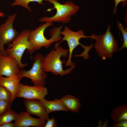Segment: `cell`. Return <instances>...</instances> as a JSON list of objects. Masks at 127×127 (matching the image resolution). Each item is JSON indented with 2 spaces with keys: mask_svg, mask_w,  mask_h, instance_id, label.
Wrapping results in <instances>:
<instances>
[{
  "mask_svg": "<svg viewBox=\"0 0 127 127\" xmlns=\"http://www.w3.org/2000/svg\"><path fill=\"white\" fill-rule=\"evenodd\" d=\"M113 123L123 120H127V105L122 104L113 109L110 114Z\"/></svg>",
  "mask_w": 127,
  "mask_h": 127,
  "instance_id": "2e32d148",
  "label": "cell"
},
{
  "mask_svg": "<svg viewBox=\"0 0 127 127\" xmlns=\"http://www.w3.org/2000/svg\"><path fill=\"white\" fill-rule=\"evenodd\" d=\"M21 80L19 74L10 77H0V86L6 88L11 93V103L17 97V91Z\"/></svg>",
  "mask_w": 127,
  "mask_h": 127,
  "instance_id": "4fadbf2b",
  "label": "cell"
},
{
  "mask_svg": "<svg viewBox=\"0 0 127 127\" xmlns=\"http://www.w3.org/2000/svg\"><path fill=\"white\" fill-rule=\"evenodd\" d=\"M61 34L63 36V37L59 42L55 44V48L58 47L63 41H66L67 42L69 48V55L67 60L65 63V66L66 67H71L72 65L73 62L71 61L72 54L74 49L78 45H81L84 48V51L83 53L84 54H88L92 48L91 45L89 46H85L80 43L79 40L81 39L90 37V36L85 35L84 32L81 29L75 32L65 26L64 30L61 31Z\"/></svg>",
  "mask_w": 127,
  "mask_h": 127,
  "instance_id": "8992f818",
  "label": "cell"
},
{
  "mask_svg": "<svg viewBox=\"0 0 127 127\" xmlns=\"http://www.w3.org/2000/svg\"><path fill=\"white\" fill-rule=\"evenodd\" d=\"M53 25V23H45L35 29L30 31L28 40L35 51L39 50L42 47L48 48L53 43L62 39L60 35L62 25L59 27H55L51 30L50 39H48L45 36L44 32L45 29Z\"/></svg>",
  "mask_w": 127,
  "mask_h": 127,
  "instance_id": "6da1fadb",
  "label": "cell"
},
{
  "mask_svg": "<svg viewBox=\"0 0 127 127\" xmlns=\"http://www.w3.org/2000/svg\"><path fill=\"white\" fill-rule=\"evenodd\" d=\"M44 57L41 54H36L34 57V62L31 69L27 71L23 69L20 70V79L28 78L31 79L34 86H44L47 74L43 65Z\"/></svg>",
  "mask_w": 127,
  "mask_h": 127,
  "instance_id": "52a82bcc",
  "label": "cell"
},
{
  "mask_svg": "<svg viewBox=\"0 0 127 127\" xmlns=\"http://www.w3.org/2000/svg\"><path fill=\"white\" fill-rule=\"evenodd\" d=\"M18 62L14 58L0 53V77H10L20 73Z\"/></svg>",
  "mask_w": 127,
  "mask_h": 127,
  "instance_id": "30bf717a",
  "label": "cell"
},
{
  "mask_svg": "<svg viewBox=\"0 0 127 127\" xmlns=\"http://www.w3.org/2000/svg\"><path fill=\"white\" fill-rule=\"evenodd\" d=\"M10 101L0 99V115L10 108Z\"/></svg>",
  "mask_w": 127,
  "mask_h": 127,
  "instance_id": "44dd1931",
  "label": "cell"
},
{
  "mask_svg": "<svg viewBox=\"0 0 127 127\" xmlns=\"http://www.w3.org/2000/svg\"><path fill=\"white\" fill-rule=\"evenodd\" d=\"M110 24L105 33L96 35L92 34L90 38L95 40L94 48L99 56L103 60L111 58L114 53L119 50L118 45L113 35L110 31Z\"/></svg>",
  "mask_w": 127,
  "mask_h": 127,
  "instance_id": "277c9868",
  "label": "cell"
},
{
  "mask_svg": "<svg viewBox=\"0 0 127 127\" xmlns=\"http://www.w3.org/2000/svg\"><path fill=\"white\" fill-rule=\"evenodd\" d=\"M115 7L113 13L115 14L116 13L117 7L118 4L120 3H122L121 5L122 7H124L126 5L127 0H114Z\"/></svg>",
  "mask_w": 127,
  "mask_h": 127,
  "instance_id": "603a6c76",
  "label": "cell"
},
{
  "mask_svg": "<svg viewBox=\"0 0 127 127\" xmlns=\"http://www.w3.org/2000/svg\"><path fill=\"white\" fill-rule=\"evenodd\" d=\"M16 16V13L9 16L5 22L0 25V53L4 55H7L4 45L12 42L18 34L13 27V23Z\"/></svg>",
  "mask_w": 127,
  "mask_h": 127,
  "instance_id": "ba28073f",
  "label": "cell"
},
{
  "mask_svg": "<svg viewBox=\"0 0 127 127\" xmlns=\"http://www.w3.org/2000/svg\"></svg>",
  "mask_w": 127,
  "mask_h": 127,
  "instance_id": "4316f807",
  "label": "cell"
},
{
  "mask_svg": "<svg viewBox=\"0 0 127 127\" xmlns=\"http://www.w3.org/2000/svg\"><path fill=\"white\" fill-rule=\"evenodd\" d=\"M18 114L13 110L10 109L0 115V126L4 124L11 122L15 120Z\"/></svg>",
  "mask_w": 127,
  "mask_h": 127,
  "instance_id": "e0dca14e",
  "label": "cell"
},
{
  "mask_svg": "<svg viewBox=\"0 0 127 127\" xmlns=\"http://www.w3.org/2000/svg\"><path fill=\"white\" fill-rule=\"evenodd\" d=\"M40 101L43 105L48 114L55 111H69L60 99H56L53 100L48 101L44 98Z\"/></svg>",
  "mask_w": 127,
  "mask_h": 127,
  "instance_id": "5bb4252c",
  "label": "cell"
},
{
  "mask_svg": "<svg viewBox=\"0 0 127 127\" xmlns=\"http://www.w3.org/2000/svg\"><path fill=\"white\" fill-rule=\"evenodd\" d=\"M48 94L47 88L44 86H31L20 83L17 96L26 99H36L40 100Z\"/></svg>",
  "mask_w": 127,
  "mask_h": 127,
  "instance_id": "9c48e42d",
  "label": "cell"
},
{
  "mask_svg": "<svg viewBox=\"0 0 127 127\" xmlns=\"http://www.w3.org/2000/svg\"><path fill=\"white\" fill-rule=\"evenodd\" d=\"M29 29L24 30L18 34L12 42L8 44L5 50L7 56L15 58L18 63L19 68L23 69L27 65V63H23L21 60L25 51L26 50L30 54L35 52L28 40V37L30 32Z\"/></svg>",
  "mask_w": 127,
  "mask_h": 127,
  "instance_id": "3957f363",
  "label": "cell"
},
{
  "mask_svg": "<svg viewBox=\"0 0 127 127\" xmlns=\"http://www.w3.org/2000/svg\"><path fill=\"white\" fill-rule=\"evenodd\" d=\"M55 49L52 50L44 56L43 65L46 71L61 76L70 74L75 67V62H73L72 65L69 68L64 70L60 59L62 56L67 57L68 56V50L59 46Z\"/></svg>",
  "mask_w": 127,
  "mask_h": 127,
  "instance_id": "7a4b0ae2",
  "label": "cell"
},
{
  "mask_svg": "<svg viewBox=\"0 0 127 127\" xmlns=\"http://www.w3.org/2000/svg\"><path fill=\"white\" fill-rule=\"evenodd\" d=\"M15 121V127H43L45 123V121L41 119L33 117L24 111L18 114Z\"/></svg>",
  "mask_w": 127,
  "mask_h": 127,
  "instance_id": "7c38bea8",
  "label": "cell"
},
{
  "mask_svg": "<svg viewBox=\"0 0 127 127\" xmlns=\"http://www.w3.org/2000/svg\"><path fill=\"white\" fill-rule=\"evenodd\" d=\"M112 127H127V120H123L116 123H113Z\"/></svg>",
  "mask_w": 127,
  "mask_h": 127,
  "instance_id": "cb8c5ba5",
  "label": "cell"
},
{
  "mask_svg": "<svg viewBox=\"0 0 127 127\" xmlns=\"http://www.w3.org/2000/svg\"><path fill=\"white\" fill-rule=\"evenodd\" d=\"M60 99L68 111L76 113L78 112L81 106L79 99L76 97L67 95L62 97Z\"/></svg>",
  "mask_w": 127,
  "mask_h": 127,
  "instance_id": "9a60e30c",
  "label": "cell"
},
{
  "mask_svg": "<svg viewBox=\"0 0 127 127\" xmlns=\"http://www.w3.org/2000/svg\"><path fill=\"white\" fill-rule=\"evenodd\" d=\"M47 0H14V1L11 3L12 6H20L31 12V9L28 5L29 3L31 2H36L39 4H44L43 1H47Z\"/></svg>",
  "mask_w": 127,
  "mask_h": 127,
  "instance_id": "ac0fdd59",
  "label": "cell"
},
{
  "mask_svg": "<svg viewBox=\"0 0 127 127\" xmlns=\"http://www.w3.org/2000/svg\"><path fill=\"white\" fill-rule=\"evenodd\" d=\"M0 127H15V124L14 123H8L1 125Z\"/></svg>",
  "mask_w": 127,
  "mask_h": 127,
  "instance_id": "d4e9b609",
  "label": "cell"
},
{
  "mask_svg": "<svg viewBox=\"0 0 127 127\" xmlns=\"http://www.w3.org/2000/svg\"><path fill=\"white\" fill-rule=\"evenodd\" d=\"M45 124L44 127H57V121L56 119L54 117L50 119H48Z\"/></svg>",
  "mask_w": 127,
  "mask_h": 127,
  "instance_id": "7402d4cb",
  "label": "cell"
},
{
  "mask_svg": "<svg viewBox=\"0 0 127 127\" xmlns=\"http://www.w3.org/2000/svg\"><path fill=\"white\" fill-rule=\"evenodd\" d=\"M52 4L54 8L47 10L49 11L55 9L56 12L53 16L50 17H45L40 18L39 21L41 22L53 23V22L68 23L71 16L75 15L79 9V7L71 1L61 4L58 0H47Z\"/></svg>",
  "mask_w": 127,
  "mask_h": 127,
  "instance_id": "5b68a950",
  "label": "cell"
},
{
  "mask_svg": "<svg viewBox=\"0 0 127 127\" xmlns=\"http://www.w3.org/2000/svg\"><path fill=\"white\" fill-rule=\"evenodd\" d=\"M12 95L11 92L6 88L0 86V99L10 101L11 102Z\"/></svg>",
  "mask_w": 127,
  "mask_h": 127,
  "instance_id": "d6986e66",
  "label": "cell"
},
{
  "mask_svg": "<svg viewBox=\"0 0 127 127\" xmlns=\"http://www.w3.org/2000/svg\"><path fill=\"white\" fill-rule=\"evenodd\" d=\"M118 26L122 32L123 39V45L119 49V50L120 51L124 48H127V32L122 24L119 22H118Z\"/></svg>",
  "mask_w": 127,
  "mask_h": 127,
  "instance_id": "ffe728a7",
  "label": "cell"
},
{
  "mask_svg": "<svg viewBox=\"0 0 127 127\" xmlns=\"http://www.w3.org/2000/svg\"><path fill=\"white\" fill-rule=\"evenodd\" d=\"M24 103L26 109V112L29 115L37 116L45 121L49 119L48 114L40 100L36 99H26Z\"/></svg>",
  "mask_w": 127,
  "mask_h": 127,
  "instance_id": "8fae6325",
  "label": "cell"
},
{
  "mask_svg": "<svg viewBox=\"0 0 127 127\" xmlns=\"http://www.w3.org/2000/svg\"><path fill=\"white\" fill-rule=\"evenodd\" d=\"M4 14L0 11V18L3 17L4 16Z\"/></svg>",
  "mask_w": 127,
  "mask_h": 127,
  "instance_id": "484cf974",
  "label": "cell"
}]
</instances>
